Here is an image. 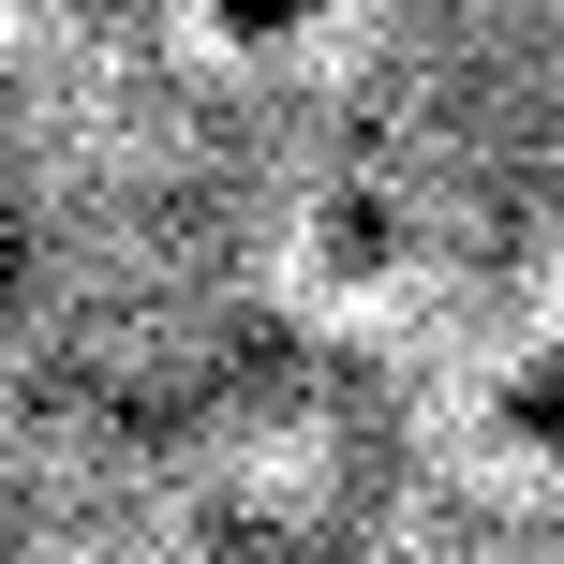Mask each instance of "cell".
<instances>
[{
	"label": "cell",
	"mask_w": 564,
	"mask_h": 564,
	"mask_svg": "<svg viewBox=\"0 0 564 564\" xmlns=\"http://www.w3.org/2000/svg\"><path fill=\"white\" fill-rule=\"evenodd\" d=\"M506 431H520V446H564V341H550V357L506 387Z\"/></svg>",
	"instance_id": "cell-1"
},
{
	"label": "cell",
	"mask_w": 564,
	"mask_h": 564,
	"mask_svg": "<svg viewBox=\"0 0 564 564\" xmlns=\"http://www.w3.org/2000/svg\"><path fill=\"white\" fill-rule=\"evenodd\" d=\"M224 15H238V30H282V15H297V0H224Z\"/></svg>",
	"instance_id": "cell-2"
}]
</instances>
